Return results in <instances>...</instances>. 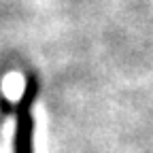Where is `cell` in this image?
Here are the masks:
<instances>
[{
  "instance_id": "cell-1",
  "label": "cell",
  "mask_w": 153,
  "mask_h": 153,
  "mask_svg": "<svg viewBox=\"0 0 153 153\" xmlns=\"http://www.w3.org/2000/svg\"><path fill=\"white\" fill-rule=\"evenodd\" d=\"M30 132H32V121L28 115H24L17 130V153H30Z\"/></svg>"
}]
</instances>
